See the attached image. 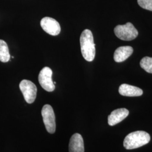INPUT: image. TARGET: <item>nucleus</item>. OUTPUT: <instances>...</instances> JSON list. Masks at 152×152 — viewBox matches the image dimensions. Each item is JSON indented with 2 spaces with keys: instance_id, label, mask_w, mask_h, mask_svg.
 <instances>
[{
  "instance_id": "f257e3e1",
  "label": "nucleus",
  "mask_w": 152,
  "mask_h": 152,
  "mask_svg": "<svg viewBox=\"0 0 152 152\" xmlns=\"http://www.w3.org/2000/svg\"><path fill=\"white\" fill-rule=\"evenodd\" d=\"M81 53L83 58L88 61H92L95 56V44H94L92 32L89 29H85L80 37Z\"/></svg>"
},
{
  "instance_id": "f03ea898",
  "label": "nucleus",
  "mask_w": 152,
  "mask_h": 152,
  "mask_svg": "<svg viewBox=\"0 0 152 152\" xmlns=\"http://www.w3.org/2000/svg\"><path fill=\"white\" fill-rule=\"evenodd\" d=\"M151 140L148 133L143 131H137L130 133L125 137L124 146L126 149H134L147 144Z\"/></svg>"
},
{
  "instance_id": "7ed1b4c3",
  "label": "nucleus",
  "mask_w": 152,
  "mask_h": 152,
  "mask_svg": "<svg viewBox=\"0 0 152 152\" xmlns=\"http://www.w3.org/2000/svg\"><path fill=\"white\" fill-rule=\"evenodd\" d=\"M115 36L121 40L131 41L138 36V31L134 25L130 22L125 25H118L114 28Z\"/></svg>"
},
{
  "instance_id": "20e7f679",
  "label": "nucleus",
  "mask_w": 152,
  "mask_h": 152,
  "mask_svg": "<svg viewBox=\"0 0 152 152\" xmlns=\"http://www.w3.org/2000/svg\"><path fill=\"white\" fill-rule=\"evenodd\" d=\"M42 115L46 129L50 134H54L56 129V122L54 110L49 104L45 105L42 109Z\"/></svg>"
},
{
  "instance_id": "39448f33",
  "label": "nucleus",
  "mask_w": 152,
  "mask_h": 152,
  "mask_svg": "<svg viewBox=\"0 0 152 152\" xmlns=\"http://www.w3.org/2000/svg\"><path fill=\"white\" fill-rule=\"evenodd\" d=\"M19 87L27 103L32 104L34 102L37 88L32 82L27 80H23L19 84Z\"/></svg>"
},
{
  "instance_id": "423d86ee",
  "label": "nucleus",
  "mask_w": 152,
  "mask_h": 152,
  "mask_svg": "<svg viewBox=\"0 0 152 152\" xmlns=\"http://www.w3.org/2000/svg\"><path fill=\"white\" fill-rule=\"evenodd\" d=\"M53 71L49 67H44L38 75V81L41 87L48 92L53 91L55 88L52 80Z\"/></svg>"
},
{
  "instance_id": "0eeeda50",
  "label": "nucleus",
  "mask_w": 152,
  "mask_h": 152,
  "mask_svg": "<svg viewBox=\"0 0 152 152\" xmlns=\"http://www.w3.org/2000/svg\"><path fill=\"white\" fill-rule=\"evenodd\" d=\"M40 24L44 31L50 35L57 36L61 31L59 23L52 18L45 17L41 20Z\"/></svg>"
},
{
  "instance_id": "6e6552de",
  "label": "nucleus",
  "mask_w": 152,
  "mask_h": 152,
  "mask_svg": "<svg viewBox=\"0 0 152 152\" xmlns=\"http://www.w3.org/2000/svg\"><path fill=\"white\" fill-rule=\"evenodd\" d=\"M129 114V111L126 108L115 109L112 112L108 118L109 125L113 126L119 124L125 119Z\"/></svg>"
},
{
  "instance_id": "1a4fd4ad",
  "label": "nucleus",
  "mask_w": 152,
  "mask_h": 152,
  "mask_svg": "<svg viewBox=\"0 0 152 152\" xmlns=\"http://www.w3.org/2000/svg\"><path fill=\"white\" fill-rule=\"evenodd\" d=\"M69 152H84V142L82 136L76 133L71 137L69 144Z\"/></svg>"
},
{
  "instance_id": "9d476101",
  "label": "nucleus",
  "mask_w": 152,
  "mask_h": 152,
  "mask_svg": "<svg viewBox=\"0 0 152 152\" xmlns=\"http://www.w3.org/2000/svg\"><path fill=\"white\" fill-rule=\"evenodd\" d=\"M119 93L122 96L134 97L141 96L143 91L139 87L124 83L119 87Z\"/></svg>"
},
{
  "instance_id": "9b49d317",
  "label": "nucleus",
  "mask_w": 152,
  "mask_h": 152,
  "mask_svg": "<svg viewBox=\"0 0 152 152\" xmlns=\"http://www.w3.org/2000/svg\"><path fill=\"white\" fill-rule=\"evenodd\" d=\"M133 48L129 46L119 47L114 52V61L117 63L125 61L133 53Z\"/></svg>"
},
{
  "instance_id": "f8f14e48",
  "label": "nucleus",
  "mask_w": 152,
  "mask_h": 152,
  "mask_svg": "<svg viewBox=\"0 0 152 152\" xmlns=\"http://www.w3.org/2000/svg\"><path fill=\"white\" fill-rule=\"evenodd\" d=\"M10 59L9 50L5 41L0 39V61L3 63L9 61Z\"/></svg>"
},
{
  "instance_id": "ddd939ff",
  "label": "nucleus",
  "mask_w": 152,
  "mask_h": 152,
  "mask_svg": "<svg viewBox=\"0 0 152 152\" xmlns=\"http://www.w3.org/2000/svg\"><path fill=\"white\" fill-rule=\"evenodd\" d=\"M140 65L147 72L152 73V58L148 56L143 58L140 61Z\"/></svg>"
},
{
  "instance_id": "4468645a",
  "label": "nucleus",
  "mask_w": 152,
  "mask_h": 152,
  "mask_svg": "<svg viewBox=\"0 0 152 152\" xmlns=\"http://www.w3.org/2000/svg\"><path fill=\"white\" fill-rule=\"evenodd\" d=\"M137 3L142 8L152 11V0H137Z\"/></svg>"
}]
</instances>
